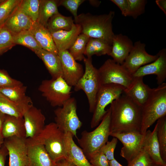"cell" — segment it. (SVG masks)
I'll return each instance as SVG.
<instances>
[{"mask_svg":"<svg viewBox=\"0 0 166 166\" xmlns=\"http://www.w3.org/2000/svg\"><path fill=\"white\" fill-rule=\"evenodd\" d=\"M110 107L111 134L140 132L141 107L122 94L111 103Z\"/></svg>","mask_w":166,"mask_h":166,"instance_id":"1","label":"cell"},{"mask_svg":"<svg viewBox=\"0 0 166 166\" xmlns=\"http://www.w3.org/2000/svg\"><path fill=\"white\" fill-rule=\"evenodd\" d=\"M115 12L110 11L107 14L99 15L82 13L74 20V23L81 28V33L90 38L104 40L112 45L115 35L113 30L112 21Z\"/></svg>","mask_w":166,"mask_h":166,"instance_id":"2","label":"cell"},{"mask_svg":"<svg viewBox=\"0 0 166 166\" xmlns=\"http://www.w3.org/2000/svg\"><path fill=\"white\" fill-rule=\"evenodd\" d=\"M166 116V83L152 89L150 95L141 107L140 132L144 134L158 119Z\"/></svg>","mask_w":166,"mask_h":166,"instance_id":"3","label":"cell"},{"mask_svg":"<svg viewBox=\"0 0 166 166\" xmlns=\"http://www.w3.org/2000/svg\"><path fill=\"white\" fill-rule=\"evenodd\" d=\"M111 110L110 107L107 110L101 123L91 132L83 131L77 142L85 156L88 158L93 153L98 152L108 141L110 136Z\"/></svg>","mask_w":166,"mask_h":166,"instance_id":"4","label":"cell"},{"mask_svg":"<svg viewBox=\"0 0 166 166\" xmlns=\"http://www.w3.org/2000/svg\"><path fill=\"white\" fill-rule=\"evenodd\" d=\"M65 133L54 122L45 125L44 130L34 140L40 141L53 160L55 163L62 159H66L64 143Z\"/></svg>","mask_w":166,"mask_h":166,"instance_id":"5","label":"cell"},{"mask_svg":"<svg viewBox=\"0 0 166 166\" xmlns=\"http://www.w3.org/2000/svg\"><path fill=\"white\" fill-rule=\"evenodd\" d=\"M85 69L84 74L74 86L76 91L82 90L86 94L89 106V111L93 113L94 108L96 97L101 85L98 69L92 63V57H85L83 60Z\"/></svg>","mask_w":166,"mask_h":166,"instance_id":"6","label":"cell"},{"mask_svg":"<svg viewBox=\"0 0 166 166\" xmlns=\"http://www.w3.org/2000/svg\"><path fill=\"white\" fill-rule=\"evenodd\" d=\"M72 87L62 77L43 80L38 90L53 107H61L71 97Z\"/></svg>","mask_w":166,"mask_h":166,"instance_id":"7","label":"cell"},{"mask_svg":"<svg viewBox=\"0 0 166 166\" xmlns=\"http://www.w3.org/2000/svg\"><path fill=\"white\" fill-rule=\"evenodd\" d=\"M124 88L117 85H101L97 94L90 122L92 128L97 126L107 112L106 107L124 93Z\"/></svg>","mask_w":166,"mask_h":166,"instance_id":"8","label":"cell"},{"mask_svg":"<svg viewBox=\"0 0 166 166\" xmlns=\"http://www.w3.org/2000/svg\"><path fill=\"white\" fill-rule=\"evenodd\" d=\"M77 102L71 97L61 107L54 110L55 123L65 133L69 132L77 138V131L82 125L77 113Z\"/></svg>","mask_w":166,"mask_h":166,"instance_id":"9","label":"cell"},{"mask_svg":"<svg viewBox=\"0 0 166 166\" xmlns=\"http://www.w3.org/2000/svg\"><path fill=\"white\" fill-rule=\"evenodd\" d=\"M101 85L113 84L121 85L124 89L130 85L134 77L121 65L112 59L107 60L98 69Z\"/></svg>","mask_w":166,"mask_h":166,"instance_id":"10","label":"cell"},{"mask_svg":"<svg viewBox=\"0 0 166 166\" xmlns=\"http://www.w3.org/2000/svg\"><path fill=\"white\" fill-rule=\"evenodd\" d=\"M110 136L116 138L122 144L120 155L129 164L143 150L144 134L140 131L113 133Z\"/></svg>","mask_w":166,"mask_h":166,"instance_id":"11","label":"cell"},{"mask_svg":"<svg viewBox=\"0 0 166 166\" xmlns=\"http://www.w3.org/2000/svg\"><path fill=\"white\" fill-rule=\"evenodd\" d=\"M145 44L140 41H137L124 62L121 65L130 73L132 75L140 67L155 61L158 57L148 54L145 49Z\"/></svg>","mask_w":166,"mask_h":166,"instance_id":"12","label":"cell"},{"mask_svg":"<svg viewBox=\"0 0 166 166\" xmlns=\"http://www.w3.org/2000/svg\"><path fill=\"white\" fill-rule=\"evenodd\" d=\"M3 144L9 156V166H28V144L26 138L15 136L4 139Z\"/></svg>","mask_w":166,"mask_h":166,"instance_id":"13","label":"cell"},{"mask_svg":"<svg viewBox=\"0 0 166 166\" xmlns=\"http://www.w3.org/2000/svg\"><path fill=\"white\" fill-rule=\"evenodd\" d=\"M63 73V78L72 87L74 86L83 76L84 71L82 65L78 63L68 50L59 51Z\"/></svg>","mask_w":166,"mask_h":166,"instance_id":"14","label":"cell"},{"mask_svg":"<svg viewBox=\"0 0 166 166\" xmlns=\"http://www.w3.org/2000/svg\"><path fill=\"white\" fill-rule=\"evenodd\" d=\"M26 138L34 139L39 136L44 129L45 117L42 110L33 105L24 114Z\"/></svg>","mask_w":166,"mask_h":166,"instance_id":"15","label":"cell"},{"mask_svg":"<svg viewBox=\"0 0 166 166\" xmlns=\"http://www.w3.org/2000/svg\"><path fill=\"white\" fill-rule=\"evenodd\" d=\"M158 57L154 61L140 67L132 75L133 77H144L154 74L158 85H160L166 79V49L164 48L157 53Z\"/></svg>","mask_w":166,"mask_h":166,"instance_id":"16","label":"cell"},{"mask_svg":"<svg viewBox=\"0 0 166 166\" xmlns=\"http://www.w3.org/2000/svg\"><path fill=\"white\" fill-rule=\"evenodd\" d=\"M26 139L28 144V166H55V162L39 141Z\"/></svg>","mask_w":166,"mask_h":166,"instance_id":"17","label":"cell"},{"mask_svg":"<svg viewBox=\"0 0 166 166\" xmlns=\"http://www.w3.org/2000/svg\"><path fill=\"white\" fill-rule=\"evenodd\" d=\"M133 46L131 40L121 34H115L109 56L116 63L122 65Z\"/></svg>","mask_w":166,"mask_h":166,"instance_id":"18","label":"cell"},{"mask_svg":"<svg viewBox=\"0 0 166 166\" xmlns=\"http://www.w3.org/2000/svg\"><path fill=\"white\" fill-rule=\"evenodd\" d=\"M27 87L22 85L0 88V93L16 104L24 113L32 106L31 98L26 95Z\"/></svg>","mask_w":166,"mask_h":166,"instance_id":"19","label":"cell"},{"mask_svg":"<svg viewBox=\"0 0 166 166\" xmlns=\"http://www.w3.org/2000/svg\"><path fill=\"white\" fill-rule=\"evenodd\" d=\"M71 133H65L64 143L66 159L75 166H93L82 149L75 143Z\"/></svg>","mask_w":166,"mask_h":166,"instance_id":"20","label":"cell"},{"mask_svg":"<svg viewBox=\"0 0 166 166\" xmlns=\"http://www.w3.org/2000/svg\"><path fill=\"white\" fill-rule=\"evenodd\" d=\"M143 78L134 77L130 85L124 91V94L141 107L148 99L152 89L144 83Z\"/></svg>","mask_w":166,"mask_h":166,"instance_id":"21","label":"cell"},{"mask_svg":"<svg viewBox=\"0 0 166 166\" xmlns=\"http://www.w3.org/2000/svg\"><path fill=\"white\" fill-rule=\"evenodd\" d=\"M81 32L80 26L75 23L70 30H60L50 32L58 52L69 49Z\"/></svg>","mask_w":166,"mask_h":166,"instance_id":"22","label":"cell"},{"mask_svg":"<svg viewBox=\"0 0 166 166\" xmlns=\"http://www.w3.org/2000/svg\"><path fill=\"white\" fill-rule=\"evenodd\" d=\"M33 22L31 19L22 11L19 5L3 26L13 34H15L30 30Z\"/></svg>","mask_w":166,"mask_h":166,"instance_id":"23","label":"cell"},{"mask_svg":"<svg viewBox=\"0 0 166 166\" xmlns=\"http://www.w3.org/2000/svg\"><path fill=\"white\" fill-rule=\"evenodd\" d=\"M42 49L57 54L58 51L55 46L50 32L37 21L33 22L29 30Z\"/></svg>","mask_w":166,"mask_h":166,"instance_id":"24","label":"cell"},{"mask_svg":"<svg viewBox=\"0 0 166 166\" xmlns=\"http://www.w3.org/2000/svg\"><path fill=\"white\" fill-rule=\"evenodd\" d=\"M2 135L4 139L14 136L26 138L23 117L6 115L2 127Z\"/></svg>","mask_w":166,"mask_h":166,"instance_id":"25","label":"cell"},{"mask_svg":"<svg viewBox=\"0 0 166 166\" xmlns=\"http://www.w3.org/2000/svg\"><path fill=\"white\" fill-rule=\"evenodd\" d=\"M156 124L152 131L147 130L144 134L143 149L148 154L153 162L166 166L160 155V147L157 136Z\"/></svg>","mask_w":166,"mask_h":166,"instance_id":"26","label":"cell"},{"mask_svg":"<svg viewBox=\"0 0 166 166\" xmlns=\"http://www.w3.org/2000/svg\"><path fill=\"white\" fill-rule=\"evenodd\" d=\"M34 53L42 61L52 78L63 77L61 63L58 54L42 49Z\"/></svg>","mask_w":166,"mask_h":166,"instance_id":"27","label":"cell"},{"mask_svg":"<svg viewBox=\"0 0 166 166\" xmlns=\"http://www.w3.org/2000/svg\"><path fill=\"white\" fill-rule=\"evenodd\" d=\"M111 48L112 45L104 40L90 38L84 54L88 57H92L94 55L101 56L107 54L109 56Z\"/></svg>","mask_w":166,"mask_h":166,"instance_id":"28","label":"cell"},{"mask_svg":"<svg viewBox=\"0 0 166 166\" xmlns=\"http://www.w3.org/2000/svg\"><path fill=\"white\" fill-rule=\"evenodd\" d=\"M57 0H40L37 22L47 28L48 22L53 15L59 13Z\"/></svg>","mask_w":166,"mask_h":166,"instance_id":"29","label":"cell"},{"mask_svg":"<svg viewBox=\"0 0 166 166\" xmlns=\"http://www.w3.org/2000/svg\"><path fill=\"white\" fill-rule=\"evenodd\" d=\"M74 24V20L71 16H65L59 13L49 19L47 28L50 32L60 30L69 31Z\"/></svg>","mask_w":166,"mask_h":166,"instance_id":"30","label":"cell"},{"mask_svg":"<svg viewBox=\"0 0 166 166\" xmlns=\"http://www.w3.org/2000/svg\"><path fill=\"white\" fill-rule=\"evenodd\" d=\"M13 40L15 45L25 46L34 52L42 49L30 30H24L13 34Z\"/></svg>","mask_w":166,"mask_h":166,"instance_id":"31","label":"cell"},{"mask_svg":"<svg viewBox=\"0 0 166 166\" xmlns=\"http://www.w3.org/2000/svg\"><path fill=\"white\" fill-rule=\"evenodd\" d=\"M89 38L86 35L80 34L69 49V53L76 61L83 60L86 45Z\"/></svg>","mask_w":166,"mask_h":166,"instance_id":"32","label":"cell"},{"mask_svg":"<svg viewBox=\"0 0 166 166\" xmlns=\"http://www.w3.org/2000/svg\"><path fill=\"white\" fill-rule=\"evenodd\" d=\"M157 136L161 157L166 163V116L157 120Z\"/></svg>","mask_w":166,"mask_h":166,"instance_id":"33","label":"cell"},{"mask_svg":"<svg viewBox=\"0 0 166 166\" xmlns=\"http://www.w3.org/2000/svg\"><path fill=\"white\" fill-rule=\"evenodd\" d=\"M0 111L6 115L23 117L24 114L14 103L0 93Z\"/></svg>","mask_w":166,"mask_h":166,"instance_id":"34","label":"cell"},{"mask_svg":"<svg viewBox=\"0 0 166 166\" xmlns=\"http://www.w3.org/2000/svg\"><path fill=\"white\" fill-rule=\"evenodd\" d=\"M21 0H0V27L19 5Z\"/></svg>","mask_w":166,"mask_h":166,"instance_id":"35","label":"cell"},{"mask_svg":"<svg viewBox=\"0 0 166 166\" xmlns=\"http://www.w3.org/2000/svg\"><path fill=\"white\" fill-rule=\"evenodd\" d=\"M40 0H21L19 6L33 22L38 20Z\"/></svg>","mask_w":166,"mask_h":166,"instance_id":"36","label":"cell"},{"mask_svg":"<svg viewBox=\"0 0 166 166\" xmlns=\"http://www.w3.org/2000/svg\"><path fill=\"white\" fill-rule=\"evenodd\" d=\"M15 45L13 42V33L4 26L0 27V55Z\"/></svg>","mask_w":166,"mask_h":166,"instance_id":"37","label":"cell"},{"mask_svg":"<svg viewBox=\"0 0 166 166\" xmlns=\"http://www.w3.org/2000/svg\"><path fill=\"white\" fill-rule=\"evenodd\" d=\"M128 10L127 16L136 19L145 12L147 1L145 0H128Z\"/></svg>","mask_w":166,"mask_h":166,"instance_id":"38","label":"cell"},{"mask_svg":"<svg viewBox=\"0 0 166 166\" xmlns=\"http://www.w3.org/2000/svg\"><path fill=\"white\" fill-rule=\"evenodd\" d=\"M85 0H57L58 6H62L68 10L73 15L75 19L77 17V11L79 6Z\"/></svg>","mask_w":166,"mask_h":166,"instance_id":"39","label":"cell"},{"mask_svg":"<svg viewBox=\"0 0 166 166\" xmlns=\"http://www.w3.org/2000/svg\"><path fill=\"white\" fill-rule=\"evenodd\" d=\"M22 85L23 84L21 81L11 77L6 71L0 69V88Z\"/></svg>","mask_w":166,"mask_h":166,"instance_id":"40","label":"cell"},{"mask_svg":"<svg viewBox=\"0 0 166 166\" xmlns=\"http://www.w3.org/2000/svg\"><path fill=\"white\" fill-rule=\"evenodd\" d=\"M154 162L144 149L127 166H150Z\"/></svg>","mask_w":166,"mask_h":166,"instance_id":"41","label":"cell"},{"mask_svg":"<svg viewBox=\"0 0 166 166\" xmlns=\"http://www.w3.org/2000/svg\"><path fill=\"white\" fill-rule=\"evenodd\" d=\"M117 143V139L113 137L111 141H108L98 151L103 153L109 161L114 159V151Z\"/></svg>","mask_w":166,"mask_h":166,"instance_id":"42","label":"cell"},{"mask_svg":"<svg viewBox=\"0 0 166 166\" xmlns=\"http://www.w3.org/2000/svg\"><path fill=\"white\" fill-rule=\"evenodd\" d=\"M89 159L93 166H109V161L103 153L99 151L93 154Z\"/></svg>","mask_w":166,"mask_h":166,"instance_id":"43","label":"cell"},{"mask_svg":"<svg viewBox=\"0 0 166 166\" xmlns=\"http://www.w3.org/2000/svg\"><path fill=\"white\" fill-rule=\"evenodd\" d=\"M110 1L119 8L123 15L125 17L128 16V0H111Z\"/></svg>","mask_w":166,"mask_h":166,"instance_id":"44","label":"cell"},{"mask_svg":"<svg viewBox=\"0 0 166 166\" xmlns=\"http://www.w3.org/2000/svg\"><path fill=\"white\" fill-rule=\"evenodd\" d=\"M8 155V150L3 144L0 148V166H5L6 157Z\"/></svg>","mask_w":166,"mask_h":166,"instance_id":"45","label":"cell"},{"mask_svg":"<svg viewBox=\"0 0 166 166\" xmlns=\"http://www.w3.org/2000/svg\"><path fill=\"white\" fill-rule=\"evenodd\" d=\"M55 166H75L66 159L61 160L55 163Z\"/></svg>","mask_w":166,"mask_h":166,"instance_id":"46","label":"cell"},{"mask_svg":"<svg viewBox=\"0 0 166 166\" xmlns=\"http://www.w3.org/2000/svg\"><path fill=\"white\" fill-rule=\"evenodd\" d=\"M155 2L156 5L166 15V0H156Z\"/></svg>","mask_w":166,"mask_h":166,"instance_id":"47","label":"cell"},{"mask_svg":"<svg viewBox=\"0 0 166 166\" xmlns=\"http://www.w3.org/2000/svg\"><path fill=\"white\" fill-rule=\"evenodd\" d=\"M6 115L0 111V137L3 138L2 135V131Z\"/></svg>","mask_w":166,"mask_h":166,"instance_id":"48","label":"cell"},{"mask_svg":"<svg viewBox=\"0 0 166 166\" xmlns=\"http://www.w3.org/2000/svg\"><path fill=\"white\" fill-rule=\"evenodd\" d=\"M109 166H123L120 164L115 158L109 161Z\"/></svg>","mask_w":166,"mask_h":166,"instance_id":"49","label":"cell"},{"mask_svg":"<svg viewBox=\"0 0 166 166\" xmlns=\"http://www.w3.org/2000/svg\"><path fill=\"white\" fill-rule=\"evenodd\" d=\"M90 3L93 6H98L100 5L101 2L97 0H90Z\"/></svg>","mask_w":166,"mask_h":166,"instance_id":"50","label":"cell"},{"mask_svg":"<svg viewBox=\"0 0 166 166\" xmlns=\"http://www.w3.org/2000/svg\"><path fill=\"white\" fill-rule=\"evenodd\" d=\"M4 139L0 137V148L3 143Z\"/></svg>","mask_w":166,"mask_h":166,"instance_id":"51","label":"cell"},{"mask_svg":"<svg viewBox=\"0 0 166 166\" xmlns=\"http://www.w3.org/2000/svg\"><path fill=\"white\" fill-rule=\"evenodd\" d=\"M150 166H166V165H161V164H155V163H153V164H152Z\"/></svg>","mask_w":166,"mask_h":166,"instance_id":"52","label":"cell"}]
</instances>
